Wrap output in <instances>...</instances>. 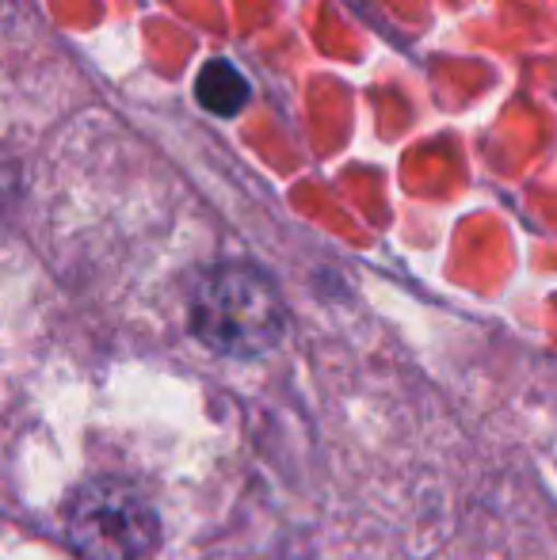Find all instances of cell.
<instances>
[{
  "label": "cell",
  "instance_id": "cell-1",
  "mask_svg": "<svg viewBox=\"0 0 557 560\" xmlns=\"http://www.w3.org/2000/svg\"><path fill=\"white\" fill-rule=\"evenodd\" d=\"M287 310L276 282L248 264H222L192 298V332L218 354L256 359L282 339Z\"/></svg>",
  "mask_w": 557,
  "mask_h": 560
},
{
  "label": "cell",
  "instance_id": "cell-2",
  "mask_svg": "<svg viewBox=\"0 0 557 560\" xmlns=\"http://www.w3.org/2000/svg\"><path fill=\"white\" fill-rule=\"evenodd\" d=\"M66 534L81 560H141L156 546L161 523L141 488L104 477L73 495Z\"/></svg>",
  "mask_w": 557,
  "mask_h": 560
},
{
  "label": "cell",
  "instance_id": "cell-3",
  "mask_svg": "<svg viewBox=\"0 0 557 560\" xmlns=\"http://www.w3.org/2000/svg\"><path fill=\"white\" fill-rule=\"evenodd\" d=\"M195 96H199V104L207 107L210 115L233 118L248 107L253 89H248V81L230 66V61L214 58L199 69V77H195Z\"/></svg>",
  "mask_w": 557,
  "mask_h": 560
}]
</instances>
